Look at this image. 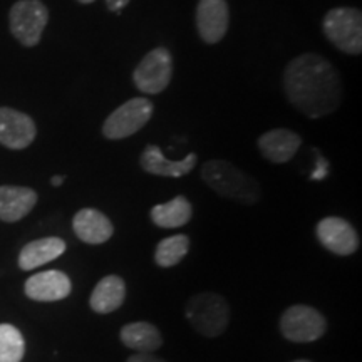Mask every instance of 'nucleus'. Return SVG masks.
<instances>
[{"mask_svg": "<svg viewBox=\"0 0 362 362\" xmlns=\"http://www.w3.org/2000/svg\"><path fill=\"white\" fill-rule=\"evenodd\" d=\"M71 291V280L61 270L39 272L25 282V296L37 302L62 300Z\"/></svg>", "mask_w": 362, "mask_h": 362, "instance_id": "12", "label": "nucleus"}, {"mask_svg": "<svg viewBox=\"0 0 362 362\" xmlns=\"http://www.w3.org/2000/svg\"><path fill=\"white\" fill-rule=\"evenodd\" d=\"M126 362H165L160 357H155L151 352H136V354L129 356Z\"/></svg>", "mask_w": 362, "mask_h": 362, "instance_id": "24", "label": "nucleus"}, {"mask_svg": "<svg viewBox=\"0 0 362 362\" xmlns=\"http://www.w3.org/2000/svg\"><path fill=\"white\" fill-rule=\"evenodd\" d=\"M230 25L226 0H200L197 7V30L203 42L216 44L225 37Z\"/></svg>", "mask_w": 362, "mask_h": 362, "instance_id": "11", "label": "nucleus"}, {"mask_svg": "<svg viewBox=\"0 0 362 362\" xmlns=\"http://www.w3.org/2000/svg\"><path fill=\"white\" fill-rule=\"evenodd\" d=\"M64 176L62 175H56V176H52L51 178V183H52V187H61L62 183H64Z\"/></svg>", "mask_w": 362, "mask_h": 362, "instance_id": "26", "label": "nucleus"}, {"mask_svg": "<svg viewBox=\"0 0 362 362\" xmlns=\"http://www.w3.org/2000/svg\"><path fill=\"white\" fill-rule=\"evenodd\" d=\"M47 22L49 11L40 0H19L8 13L11 33L25 47H34L40 42Z\"/></svg>", "mask_w": 362, "mask_h": 362, "instance_id": "6", "label": "nucleus"}, {"mask_svg": "<svg viewBox=\"0 0 362 362\" xmlns=\"http://www.w3.org/2000/svg\"><path fill=\"white\" fill-rule=\"evenodd\" d=\"M129 2L131 0H106L107 8H110L111 12H116V13H119L121 11H123V8L128 6Z\"/></svg>", "mask_w": 362, "mask_h": 362, "instance_id": "25", "label": "nucleus"}, {"mask_svg": "<svg viewBox=\"0 0 362 362\" xmlns=\"http://www.w3.org/2000/svg\"><path fill=\"white\" fill-rule=\"evenodd\" d=\"M329 175V163L324 160L322 156H319V161H317V168L314 170L310 178L312 180H324L325 176Z\"/></svg>", "mask_w": 362, "mask_h": 362, "instance_id": "23", "label": "nucleus"}, {"mask_svg": "<svg viewBox=\"0 0 362 362\" xmlns=\"http://www.w3.org/2000/svg\"><path fill=\"white\" fill-rule=\"evenodd\" d=\"M66 252V242L57 237L39 238L29 242L21 250L19 267L22 270H33L56 260Z\"/></svg>", "mask_w": 362, "mask_h": 362, "instance_id": "18", "label": "nucleus"}, {"mask_svg": "<svg viewBox=\"0 0 362 362\" xmlns=\"http://www.w3.org/2000/svg\"><path fill=\"white\" fill-rule=\"evenodd\" d=\"M121 341L126 347L138 352H153L160 349L163 344L160 330L146 320L126 324L121 329Z\"/></svg>", "mask_w": 362, "mask_h": 362, "instance_id": "19", "label": "nucleus"}, {"mask_svg": "<svg viewBox=\"0 0 362 362\" xmlns=\"http://www.w3.org/2000/svg\"><path fill=\"white\" fill-rule=\"evenodd\" d=\"M324 34L341 52L359 56L362 52V13L354 7H337L325 13Z\"/></svg>", "mask_w": 362, "mask_h": 362, "instance_id": "4", "label": "nucleus"}, {"mask_svg": "<svg viewBox=\"0 0 362 362\" xmlns=\"http://www.w3.org/2000/svg\"><path fill=\"white\" fill-rule=\"evenodd\" d=\"M202 178L216 194L243 205H255L262 198L259 181L226 160L206 161Z\"/></svg>", "mask_w": 362, "mask_h": 362, "instance_id": "2", "label": "nucleus"}, {"mask_svg": "<svg viewBox=\"0 0 362 362\" xmlns=\"http://www.w3.org/2000/svg\"><path fill=\"white\" fill-rule=\"evenodd\" d=\"M280 330L292 342H314L325 334L327 320L314 307L292 305L280 317Z\"/></svg>", "mask_w": 362, "mask_h": 362, "instance_id": "8", "label": "nucleus"}, {"mask_svg": "<svg viewBox=\"0 0 362 362\" xmlns=\"http://www.w3.org/2000/svg\"><path fill=\"white\" fill-rule=\"evenodd\" d=\"M78 2H81V4H93V2H96V0H78Z\"/></svg>", "mask_w": 362, "mask_h": 362, "instance_id": "27", "label": "nucleus"}, {"mask_svg": "<svg viewBox=\"0 0 362 362\" xmlns=\"http://www.w3.org/2000/svg\"><path fill=\"white\" fill-rule=\"evenodd\" d=\"M284 89L288 103L310 119L334 112L344 99L337 69L314 52L302 54L288 62L284 72Z\"/></svg>", "mask_w": 362, "mask_h": 362, "instance_id": "1", "label": "nucleus"}, {"mask_svg": "<svg viewBox=\"0 0 362 362\" xmlns=\"http://www.w3.org/2000/svg\"><path fill=\"white\" fill-rule=\"evenodd\" d=\"M189 250V238L187 235H173L161 240L155 252V262L163 269L178 265Z\"/></svg>", "mask_w": 362, "mask_h": 362, "instance_id": "21", "label": "nucleus"}, {"mask_svg": "<svg viewBox=\"0 0 362 362\" xmlns=\"http://www.w3.org/2000/svg\"><path fill=\"white\" fill-rule=\"evenodd\" d=\"M126 298V284L117 275H107L101 279L90 293V309L98 314H111L123 305Z\"/></svg>", "mask_w": 362, "mask_h": 362, "instance_id": "17", "label": "nucleus"}, {"mask_svg": "<svg viewBox=\"0 0 362 362\" xmlns=\"http://www.w3.org/2000/svg\"><path fill=\"white\" fill-rule=\"evenodd\" d=\"M25 342L21 330L11 324H0V362H21Z\"/></svg>", "mask_w": 362, "mask_h": 362, "instance_id": "22", "label": "nucleus"}, {"mask_svg": "<svg viewBox=\"0 0 362 362\" xmlns=\"http://www.w3.org/2000/svg\"><path fill=\"white\" fill-rule=\"evenodd\" d=\"M300 146L302 138L292 129H270L259 138L260 153L270 163H275V165L291 161Z\"/></svg>", "mask_w": 362, "mask_h": 362, "instance_id": "14", "label": "nucleus"}, {"mask_svg": "<svg viewBox=\"0 0 362 362\" xmlns=\"http://www.w3.org/2000/svg\"><path fill=\"white\" fill-rule=\"evenodd\" d=\"M155 106L146 98H133L106 117L103 134L107 139H124L138 133L151 119Z\"/></svg>", "mask_w": 362, "mask_h": 362, "instance_id": "5", "label": "nucleus"}, {"mask_svg": "<svg viewBox=\"0 0 362 362\" xmlns=\"http://www.w3.org/2000/svg\"><path fill=\"white\" fill-rule=\"evenodd\" d=\"M37 128L34 119L25 112L0 107V144L8 149H25L34 143Z\"/></svg>", "mask_w": 362, "mask_h": 362, "instance_id": "10", "label": "nucleus"}, {"mask_svg": "<svg viewBox=\"0 0 362 362\" xmlns=\"http://www.w3.org/2000/svg\"><path fill=\"white\" fill-rule=\"evenodd\" d=\"M315 233L324 248L341 257L352 255L361 243L354 226L341 216H327L320 220Z\"/></svg>", "mask_w": 362, "mask_h": 362, "instance_id": "9", "label": "nucleus"}, {"mask_svg": "<svg viewBox=\"0 0 362 362\" xmlns=\"http://www.w3.org/2000/svg\"><path fill=\"white\" fill-rule=\"evenodd\" d=\"M37 203V193L27 187H0V220L13 223L33 211Z\"/></svg>", "mask_w": 362, "mask_h": 362, "instance_id": "16", "label": "nucleus"}, {"mask_svg": "<svg viewBox=\"0 0 362 362\" xmlns=\"http://www.w3.org/2000/svg\"><path fill=\"white\" fill-rule=\"evenodd\" d=\"M197 160V153H189L187 158L178 161L168 160V158L163 156L160 146L148 144L144 148L141 158H139V165L149 175L166 176V178H181V176H187L194 168Z\"/></svg>", "mask_w": 362, "mask_h": 362, "instance_id": "13", "label": "nucleus"}, {"mask_svg": "<svg viewBox=\"0 0 362 362\" xmlns=\"http://www.w3.org/2000/svg\"><path fill=\"white\" fill-rule=\"evenodd\" d=\"M72 228L81 242L89 243V245H101L115 233L111 220L103 211L94 210V208L79 210L72 220Z\"/></svg>", "mask_w": 362, "mask_h": 362, "instance_id": "15", "label": "nucleus"}, {"mask_svg": "<svg viewBox=\"0 0 362 362\" xmlns=\"http://www.w3.org/2000/svg\"><path fill=\"white\" fill-rule=\"evenodd\" d=\"M173 76V59L166 47H156L141 59L133 72L134 86L139 93L160 94L168 88Z\"/></svg>", "mask_w": 362, "mask_h": 362, "instance_id": "7", "label": "nucleus"}, {"mask_svg": "<svg viewBox=\"0 0 362 362\" xmlns=\"http://www.w3.org/2000/svg\"><path fill=\"white\" fill-rule=\"evenodd\" d=\"M292 362H310V361H307V359H298V361H292Z\"/></svg>", "mask_w": 362, "mask_h": 362, "instance_id": "28", "label": "nucleus"}, {"mask_svg": "<svg viewBox=\"0 0 362 362\" xmlns=\"http://www.w3.org/2000/svg\"><path fill=\"white\" fill-rule=\"evenodd\" d=\"M188 322L203 337H218L230 322V307L218 293L203 292L189 297L185 305Z\"/></svg>", "mask_w": 362, "mask_h": 362, "instance_id": "3", "label": "nucleus"}, {"mask_svg": "<svg viewBox=\"0 0 362 362\" xmlns=\"http://www.w3.org/2000/svg\"><path fill=\"white\" fill-rule=\"evenodd\" d=\"M193 206L185 197H176L168 203L151 208L153 223L160 228H180L192 220Z\"/></svg>", "mask_w": 362, "mask_h": 362, "instance_id": "20", "label": "nucleus"}]
</instances>
